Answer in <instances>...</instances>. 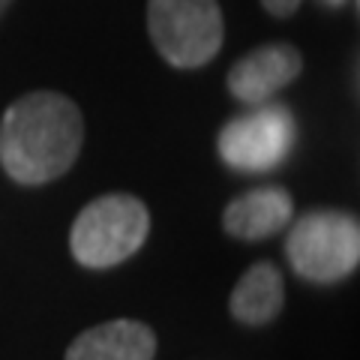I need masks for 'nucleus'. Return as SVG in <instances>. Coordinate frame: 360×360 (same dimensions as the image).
<instances>
[{
    "label": "nucleus",
    "mask_w": 360,
    "mask_h": 360,
    "mask_svg": "<svg viewBox=\"0 0 360 360\" xmlns=\"http://www.w3.org/2000/svg\"><path fill=\"white\" fill-rule=\"evenodd\" d=\"M84 144L82 111L63 94L37 90L15 99L0 120V165L25 186L66 174Z\"/></svg>",
    "instance_id": "obj_1"
},
{
    "label": "nucleus",
    "mask_w": 360,
    "mask_h": 360,
    "mask_svg": "<svg viewBox=\"0 0 360 360\" xmlns=\"http://www.w3.org/2000/svg\"><path fill=\"white\" fill-rule=\"evenodd\" d=\"M150 213L135 195H99L78 213L70 231V246L78 264L105 270L135 255L148 240Z\"/></svg>",
    "instance_id": "obj_2"
},
{
    "label": "nucleus",
    "mask_w": 360,
    "mask_h": 360,
    "mask_svg": "<svg viewBox=\"0 0 360 360\" xmlns=\"http://www.w3.org/2000/svg\"><path fill=\"white\" fill-rule=\"evenodd\" d=\"M148 33L172 66L195 70L222 49V9L217 0H148Z\"/></svg>",
    "instance_id": "obj_3"
},
{
    "label": "nucleus",
    "mask_w": 360,
    "mask_h": 360,
    "mask_svg": "<svg viewBox=\"0 0 360 360\" xmlns=\"http://www.w3.org/2000/svg\"><path fill=\"white\" fill-rule=\"evenodd\" d=\"M285 255L297 276L312 283H340L357 270L360 225L352 213L312 210L288 231Z\"/></svg>",
    "instance_id": "obj_4"
},
{
    "label": "nucleus",
    "mask_w": 360,
    "mask_h": 360,
    "mask_svg": "<svg viewBox=\"0 0 360 360\" xmlns=\"http://www.w3.org/2000/svg\"><path fill=\"white\" fill-rule=\"evenodd\" d=\"M297 141L295 115L279 103H258L219 129V156L234 172H270L283 165Z\"/></svg>",
    "instance_id": "obj_5"
},
{
    "label": "nucleus",
    "mask_w": 360,
    "mask_h": 360,
    "mask_svg": "<svg viewBox=\"0 0 360 360\" xmlns=\"http://www.w3.org/2000/svg\"><path fill=\"white\" fill-rule=\"evenodd\" d=\"M303 70V58L295 45L288 42H274L262 45L231 66L229 72V94L240 103H267L279 90L288 87Z\"/></svg>",
    "instance_id": "obj_6"
},
{
    "label": "nucleus",
    "mask_w": 360,
    "mask_h": 360,
    "mask_svg": "<svg viewBox=\"0 0 360 360\" xmlns=\"http://www.w3.org/2000/svg\"><path fill=\"white\" fill-rule=\"evenodd\" d=\"M295 217V201L283 186H258L234 198L222 213V225L231 238L262 240L283 229Z\"/></svg>",
    "instance_id": "obj_7"
},
{
    "label": "nucleus",
    "mask_w": 360,
    "mask_h": 360,
    "mask_svg": "<svg viewBox=\"0 0 360 360\" xmlns=\"http://www.w3.org/2000/svg\"><path fill=\"white\" fill-rule=\"evenodd\" d=\"M156 336L148 324L117 319L90 328L66 352V360H153Z\"/></svg>",
    "instance_id": "obj_8"
},
{
    "label": "nucleus",
    "mask_w": 360,
    "mask_h": 360,
    "mask_svg": "<svg viewBox=\"0 0 360 360\" xmlns=\"http://www.w3.org/2000/svg\"><path fill=\"white\" fill-rule=\"evenodd\" d=\"M283 274L276 264L258 262L240 276L231 295V315L243 324H267L283 309Z\"/></svg>",
    "instance_id": "obj_9"
},
{
    "label": "nucleus",
    "mask_w": 360,
    "mask_h": 360,
    "mask_svg": "<svg viewBox=\"0 0 360 360\" xmlns=\"http://www.w3.org/2000/svg\"><path fill=\"white\" fill-rule=\"evenodd\" d=\"M300 4H303V0H262V6L267 9L270 15H276V18H288Z\"/></svg>",
    "instance_id": "obj_10"
},
{
    "label": "nucleus",
    "mask_w": 360,
    "mask_h": 360,
    "mask_svg": "<svg viewBox=\"0 0 360 360\" xmlns=\"http://www.w3.org/2000/svg\"><path fill=\"white\" fill-rule=\"evenodd\" d=\"M321 6H330V9H340V6H345L348 0H319Z\"/></svg>",
    "instance_id": "obj_11"
},
{
    "label": "nucleus",
    "mask_w": 360,
    "mask_h": 360,
    "mask_svg": "<svg viewBox=\"0 0 360 360\" xmlns=\"http://www.w3.org/2000/svg\"><path fill=\"white\" fill-rule=\"evenodd\" d=\"M9 4H13V0H0V15H4L6 9H9Z\"/></svg>",
    "instance_id": "obj_12"
}]
</instances>
